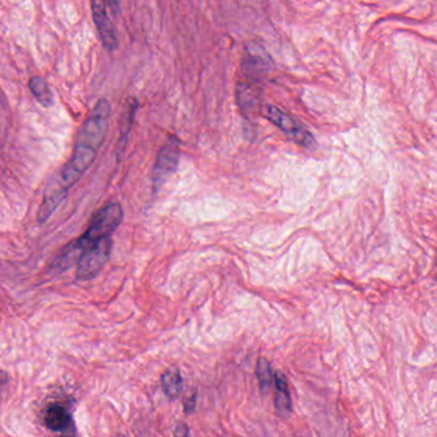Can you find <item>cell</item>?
Instances as JSON below:
<instances>
[{
	"instance_id": "e0dca14e",
	"label": "cell",
	"mask_w": 437,
	"mask_h": 437,
	"mask_svg": "<svg viewBox=\"0 0 437 437\" xmlns=\"http://www.w3.org/2000/svg\"><path fill=\"white\" fill-rule=\"evenodd\" d=\"M107 4L112 8L114 14L120 13V0H107Z\"/></svg>"
},
{
	"instance_id": "277c9868",
	"label": "cell",
	"mask_w": 437,
	"mask_h": 437,
	"mask_svg": "<svg viewBox=\"0 0 437 437\" xmlns=\"http://www.w3.org/2000/svg\"><path fill=\"white\" fill-rule=\"evenodd\" d=\"M265 117L278 127L280 131L294 139L298 145L303 146L305 148H311L315 146V139L311 133L302 124H299L298 120L285 113L284 110L274 105L266 106Z\"/></svg>"
},
{
	"instance_id": "d6986e66",
	"label": "cell",
	"mask_w": 437,
	"mask_h": 437,
	"mask_svg": "<svg viewBox=\"0 0 437 437\" xmlns=\"http://www.w3.org/2000/svg\"><path fill=\"white\" fill-rule=\"evenodd\" d=\"M114 437H126L124 435H122V433H117Z\"/></svg>"
},
{
	"instance_id": "9c48e42d",
	"label": "cell",
	"mask_w": 437,
	"mask_h": 437,
	"mask_svg": "<svg viewBox=\"0 0 437 437\" xmlns=\"http://www.w3.org/2000/svg\"><path fill=\"white\" fill-rule=\"evenodd\" d=\"M275 394H274V404L280 417H288L291 413V397L289 391V384L283 372L276 371L274 375Z\"/></svg>"
},
{
	"instance_id": "4fadbf2b",
	"label": "cell",
	"mask_w": 437,
	"mask_h": 437,
	"mask_svg": "<svg viewBox=\"0 0 437 437\" xmlns=\"http://www.w3.org/2000/svg\"><path fill=\"white\" fill-rule=\"evenodd\" d=\"M274 375L275 373L272 372L270 362L265 357H260L257 359V366H256V376L259 380L261 390L266 391L272 386L274 383Z\"/></svg>"
},
{
	"instance_id": "7a4b0ae2",
	"label": "cell",
	"mask_w": 437,
	"mask_h": 437,
	"mask_svg": "<svg viewBox=\"0 0 437 437\" xmlns=\"http://www.w3.org/2000/svg\"><path fill=\"white\" fill-rule=\"evenodd\" d=\"M109 117H110V104L106 100H100L81 128L76 146L98 151L105 139Z\"/></svg>"
},
{
	"instance_id": "8992f818",
	"label": "cell",
	"mask_w": 437,
	"mask_h": 437,
	"mask_svg": "<svg viewBox=\"0 0 437 437\" xmlns=\"http://www.w3.org/2000/svg\"><path fill=\"white\" fill-rule=\"evenodd\" d=\"M91 11H93V22L98 28L100 39L105 49L113 52L118 45L117 36L114 31L113 22L109 18L104 0H91Z\"/></svg>"
},
{
	"instance_id": "ac0fdd59",
	"label": "cell",
	"mask_w": 437,
	"mask_h": 437,
	"mask_svg": "<svg viewBox=\"0 0 437 437\" xmlns=\"http://www.w3.org/2000/svg\"><path fill=\"white\" fill-rule=\"evenodd\" d=\"M0 103H1V104H6V99H4V95H3L1 91H0Z\"/></svg>"
},
{
	"instance_id": "5b68a950",
	"label": "cell",
	"mask_w": 437,
	"mask_h": 437,
	"mask_svg": "<svg viewBox=\"0 0 437 437\" xmlns=\"http://www.w3.org/2000/svg\"><path fill=\"white\" fill-rule=\"evenodd\" d=\"M179 161V141L175 137L168 139L164 147L158 153V159L153 166V191H159L166 179L175 172Z\"/></svg>"
},
{
	"instance_id": "ffe728a7",
	"label": "cell",
	"mask_w": 437,
	"mask_h": 437,
	"mask_svg": "<svg viewBox=\"0 0 437 437\" xmlns=\"http://www.w3.org/2000/svg\"><path fill=\"white\" fill-rule=\"evenodd\" d=\"M436 280H437V276H436Z\"/></svg>"
},
{
	"instance_id": "30bf717a",
	"label": "cell",
	"mask_w": 437,
	"mask_h": 437,
	"mask_svg": "<svg viewBox=\"0 0 437 437\" xmlns=\"http://www.w3.org/2000/svg\"><path fill=\"white\" fill-rule=\"evenodd\" d=\"M243 71L247 78L253 82L257 81L269 71V60L262 57L261 49L247 50V58L243 60Z\"/></svg>"
},
{
	"instance_id": "52a82bcc",
	"label": "cell",
	"mask_w": 437,
	"mask_h": 437,
	"mask_svg": "<svg viewBox=\"0 0 437 437\" xmlns=\"http://www.w3.org/2000/svg\"><path fill=\"white\" fill-rule=\"evenodd\" d=\"M66 193H68V190L60 183L59 179L55 174L47 183L45 192H44V199L39 207V212H37L39 223H45L47 218L53 215L57 207L60 205V202L66 199Z\"/></svg>"
},
{
	"instance_id": "5bb4252c",
	"label": "cell",
	"mask_w": 437,
	"mask_h": 437,
	"mask_svg": "<svg viewBox=\"0 0 437 437\" xmlns=\"http://www.w3.org/2000/svg\"><path fill=\"white\" fill-rule=\"evenodd\" d=\"M137 105H139L137 100L133 99V98L127 101L124 112H123V115H122V122H120V133H122V139L123 141L126 139L128 133H129V129L132 127L133 118H134V113L137 110Z\"/></svg>"
},
{
	"instance_id": "3957f363",
	"label": "cell",
	"mask_w": 437,
	"mask_h": 437,
	"mask_svg": "<svg viewBox=\"0 0 437 437\" xmlns=\"http://www.w3.org/2000/svg\"><path fill=\"white\" fill-rule=\"evenodd\" d=\"M112 247H113L112 237L99 239L98 242L88 245L86 250L82 252L77 262V279L91 280L95 278L110 257Z\"/></svg>"
},
{
	"instance_id": "8fae6325",
	"label": "cell",
	"mask_w": 437,
	"mask_h": 437,
	"mask_svg": "<svg viewBox=\"0 0 437 437\" xmlns=\"http://www.w3.org/2000/svg\"><path fill=\"white\" fill-rule=\"evenodd\" d=\"M161 388L166 397L170 400H175L182 392L183 388V380L180 376L178 368H169L161 375Z\"/></svg>"
},
{
	"instance_id": "2e32d148",
	"label": "cell",
	"mask_w": 437,
	"mask_h": 437,
	"mask_svg": "<svg viewBox=\"0 0 437 437\" xmlns=\"http://www.w3.org/2000/svg\"><path fill=\"white\" fill-rule=\"evenodd\" d=\"M196 403H197V395H196V392H193L192 395L190 397H187L186 400H185V412H186L187 414H191L196 409Z\"/></svg>"
},
{
	"instance_id": "7c38bea8",
	"label": "cell",
	"mask_w": 437,
	"mask_h": 437,
	"mask_svg": "<svg viewBox=\"0 0 437 437\" xmlns=\"http://www.w3.org/2000/svg\"><path fill=\"white\" fill-rule=\"evenodd\" d=\"M28 87L33 93V98L40 103L41 105L45 107H50L54 104L53 91L47 83V81L42 80L41 77H33L28 81Z\"/></svg>"
},
{
	"instance_id": "ba28073f",
	"label": "cell",
	"mask_w": 437,
	"mask_h": 437,
	"mask_svg": "<svg viewBox=\"0 0 437 437\" xmlns=\"http://www.w3.org/2000/svg\"><path fill=\"white\" fill-rule=\"evenodd\" d=\"M45 424L49 430L58 432V433H66L68 431L73 430V419L71 412L66 409V407L60 403H52L47 405L45 411Z\"/></svg>"
},
{
	"instance_id": "6da1fadb",
	"label": "cell",
	"mask_w": 437,
	"mask_h": 437,
	"mask_svg": "<svg viewBox=\"0 0 437 437\" xmlns=\"http://www.w3.org/2000/svg\"><path fill=\"white\" fill-rule=\"evenodd\" d=\"M123 216H124L123 209L118 202L109 204L105 207L100 209L99 211L95 214L85 234L80 238L76 239L82 252L85 251L88 245L98 242L99 239L112 237L115 229L120 226Z\"/></svg>"
},
{
	"instance_id": "9a60e30c",
	"label": "cell",
	"mask_w": 437,
	"mask_h": 437,
	"mask_svg": "<svg viewBox=\"0 0 437 437\" xmlns=\"http://www.w3.org/2000/svg\"><path fill=\"white\" fill-rule=\"evenodd\" d=\"M174 437H191L188 424L185 422H178L174 429Z\"/></svg>"
}]
</instances>
